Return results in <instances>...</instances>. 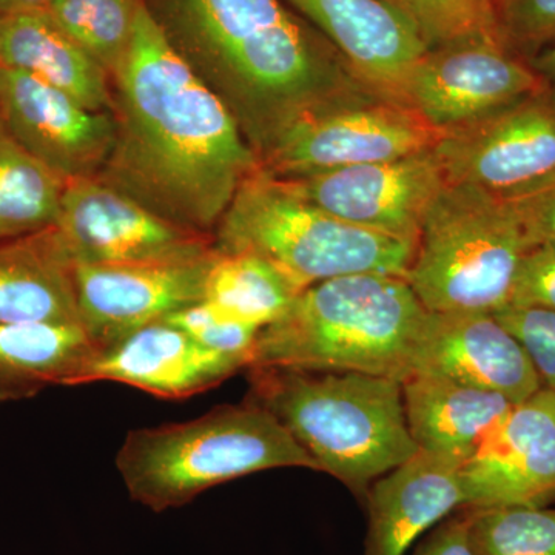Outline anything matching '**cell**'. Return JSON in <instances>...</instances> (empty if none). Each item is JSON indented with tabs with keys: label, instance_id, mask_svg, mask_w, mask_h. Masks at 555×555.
<instances>
[{
	"label": "cell",
	"instance_id": "18",
	"mask_svg": "<svg viewBox=\"0 0 555 555\" xmlns=\"http://www.w3.org/2000/svg\"><path fill=\"white\" fill-rule=\"evenodd\" d=\"M241 369H247L243 361L215 352L173 324L158 321L98 352L76 386L119 383L156 398L185 400L222 385Z\"/></svg>",
	"mask_w": 555,
	"mask_h": 555
},
{
	"label": "cell",
	"instance_id": "29",
	"mask_svg": "<svg viewBox=\"0 0 555 555\" xmlns=\"http://www.w3.org/2000/svg\"><path fill=\"white\" fill-rule=\"evenodd\" d=\"M496 38L529 61L555 43V0H492Z\"/></svg>",
	"mask_w": 555,
	"mask_h": 555
},
{
	"label": "cell",
	"instance_id": "34",
	"mask_svg": "<svg viewBox=\"0 0 555 555\" xmlns=\"http://www.w3.org/2000/svg\"><path fill=\"white\" fill-rule=\"evenodd\" d=\"M414 555H477L469 531V509L444 518L416 546Z\"/></svg>",
	"mask_w": 555,
	"mask_h": 555
},
{
	"label": "cell",
	"instance_id": "25",
	"mask_svg": "<svg viewBox=\"0 0 555 555\" xmlns=\"http://www.w3.org/2000/svg\"><path fill=\"white\" fill-rule=\"evenodd\" d=\"M65 185L0 122V241L56 225Z\"/></svg>",
	"mask_w": 555,
	"mask_h": 555
},
{
	"label": "cell",
	"instance_id": "36",
	"mask_svg": "<svg viewBox=\"0 0 555 555\" xmlns=\"http://www.w3.org/2000/svg\"><path fill=\"white\" fill-rule=\"evenodd\" d=\"M50 0H0V14L11 11L43 9Z\"/></svg>",
	"mask_w": 555,
	"mask_h": 555
},
{
	"label": "cell",
	"instance_id": "2",
	"mask_svg": "<svg viewBox=\"0 0 555 555\" xmlns=\"http://www.w3.org/2000/svg\"><path fill=\"white\" fill-rule=\"evenodd\" d=\"M196 76L224 102L258 159L298 120L372 93L283 0H145Z\"/></svg>",
	"mask_w": 555,
	"mask_h": 555
},
{
	"label": "cell",
	"instance_id": "26",
	"mask_svg": "<svg viewBox=\"0 0 555 555\" xmlns=\"http://www.w3.org/2000/svg\"><path fill=\"white\" fill-rule=\"evenodd\" d=\"M144 3L145 0H50L43 10L112 78L129 50Z\"/></svg>",
	"mask_w": 555,
	"mask_h": 555
},
{
	"label": "cell",
	"instance_id": "14",
	"mask_svg": "<svg viewBox=\"0 0 555 555\" xmlns=\"http://www.w3.org/2000/svg\"><path fill=\"white\" fill-rule=\"evenodd\" d=\"M217 251L198 259L150 264H76L80 327L108 349L139 328L203 301Z\"/></svg>",
	"mask_w": 555,
	"mask_h": 555
},
{
	"label": "cell",
	"instance_id": "1",
	"mask_svg": "<svg viewBox=\"0 0 555 555\" xmlns=\"http://www.w3.org/2000/svg\"><path fill=\"white\" fill-rule=\"evenodd\" d=\"M112 90L116 139L98 178L179 228L214 235L259 159L147 3Z\"/></svg>",
	"mask_w": 555,
	"mask_h": 555
},
{
	"label": "cell",
	"instance_id": "35",
	"mask_svg": "<svg viewBox=\"0 0 555 555\" xmlns=\"http://www.w3.org/2000/svg\"><path fill=\"white\" fill-rule=\"evenodd\" d=\"M526 62L540 79L543 98L555 109V43Z\"/></svg>",
	"mask_w": 555,
	"mask_h": 555
},
{
	"label": "cell",
	"instance_id": "13",
	"mask_svg": "<svg viewBox=\"0 0 555 555\" xmlns=\"http://www.w3.org/2000/svg\"><path fill=\"white\" fill-rule=\"evenodd\" d=\"M0 122L65 182L98 177L116 139L113 112H94L27 73L0 68Z\"/></svg>",
	"mask_w": 555,
	"mask_h": 555
},
{
	"label": "cell",
	"instance_id": "19",
	"mask_svg": "<svg viewBox=\"0 0 555 555\" xmlns=\"http://www.w3.org/2000/svg\"><path fill=\"white\" fill-rule=\"evenodd\" d=\"M364 555H404L420 535L466 507L462 467L416 452L367 491Z\"/></svg>",
	"mask_w": 555,
	"mask_h": 555
},
{
	"label": "cell",
	"instance_id": "32",
	"mask_svg": "<svg viewBox=\"0 0 555 555\" xmlns=\"http://www.w3.org/2000/svg\"><path fill=\"white\" fill-rule=\"evenodd\" d=\"M509 306L555 312V243L543 241L529 248L518 268Z\"/></svg>",
	"mask_w": 555,
	"mask_h": 555
},
{
	"label": "cell",
	"instance_id": "8",
	"mask_svg": "<svg viewBox=\"0 0 555 555\" xmlns=\"http://www.w3.org/2000/svg\"><path fill=\"white\" fill-rule=\"evenodd\" d=\"M441 134L406 105L361 93L298 120L259 160V169L281 179L310 177L425 152Z\"/></svg>",
	"mask_w": 555,
	"mask_h": 555
},
{
	"label": "cell",
	"instance_id": "3",
	"mask_svg": "<svg viewBox=\"0 0 555 555\" xmlns=\"http://www.w3.org/2000/svg\"><path fill=\"white\" fill-rule=\"evenodd\" d=\"M427 310L403 276L357 273L299 292L259 332L250 367L358 372L403 383Z\"/></svg>",
	"mask_w": 555,
	"mask_h": 555
},
{
	"label": "cell",
	"instance_id": "33",
	"mask_svg": "<svg viewBox=\"0 0 555 555\" xmlns=\"http://www.w3.org/2000/svg\"><path fill=\"white\" fill-rule=\"evenodd\" d=\"M511 203L535 244L555 243V178Z\"/></svg>",
	"mask_w": 555,
	"mask_h": 555
},
{
	"label": "cell",
	"instance_id": "23",
	"mask_svg": "<svg viewBox=\"0 0 555 555\" xmlns=\"http://www.w3.org/2000/svg\"><path fill=\"white\" fill-rule=\"evenodd\" d=\"M96 353L80 326L0 324V403L76 386Z\"/></svg>",
	"mask_w": 555,
	"mask_h": 555
},
{
	"label": "cell",
	"instance_id": "12",
	"mask_svg": "<svg viewBox=\"0 0 555 555\" xmlns=\"http://www.w3.org/2000/svg\"><path fill=\"white\" fill-rule=\"evenodd\" d=\"M283 181L343 221L414 244H418L427 211L448 185L434 147L403 158Z\"/></svg>",
	"mask_w": 555,
	"mask_h": 555
},
{
	"label": "cell",
	"instance_id": "27",
	"mask_svg": "<svg viewBox=\"0 0 555 555\" xmlns=\"http://www.w3.org/2000/svg\"><path fill=\"white\" fill-rule=\"evenodd\" d=\"M477 555H555V507H467Z\"/></svg>",
	"mask_w": 555,
	"mask_h": 555
},
{
	"label": "cell",
	"instance_id": "4",
	"mask_svg": "<svg viewBox=\"0 0 555 555\" xmlns=\"http://www.w3.org/2000/svg\"><path fill=\"white\" fill-rule=\"evenodd\" d=\"M248 400L268 409L323 473L358 494L418 452L398 379L358 372L248 367Z\"/></svg>",
	"mask_w": 555,
	"mask_h": 555
},
{
	"label": "cell",
	"instance_id": "20",
	"mask_svg": "<svg viewBox=\"0 0 555 555\" xmlns=\"http://www.w3.org/2000/svg\"><path fill=\"white\" fill-rule=\"evenodd\" d=\"M0 324L80 326L76 261L56 225L0 241Z\"/></svg>",
	"mask_w": 555,
	"mask_h": 555
},
{
	"label": "cell",
	"instance_id": "17",
	"mask_svg": "<svg viewBox=\"0 0 555 555\" xmlns=\"http://www.w3.org/2000/svg\"><path fill=\"white\" fill-rule=\"evenodd\" d=\"M283 2L335 47L369 91L408 107V80L427 49L396 11L382 0Z\"/></svg>",
	"mask_w": 555,
	"mask_h": 555
},
{
	"label": "cell",
	"instance_id": "15",
	"mask_svg": "<svg viewBox=\"0 0 555 555\" xmlns=\"http://www.w3.org/2000/svg\"><path fill=\"white\" fill-rule=\"evenodd\" d=\"M415 374L499 393L513 404L543 387L525 346L485 312H427L412 357Z\"/></svg>",
	"mask_w": 555,
	"mask_h": 555
},
{
	"label": "cell",
	"instance_id": "10",
	"mask_svg": "<svg viewBox=\"0 0 555 555\" xmlns=\"http://www.w3.org/2000/svg\"><path fill=\"white\" fill-rule=\"evenodd\" d=\"M56 228L76 264H150L198 259L214 238L167 221L101 178L73 179Z\"/></svg>",
	"mask_w": 555,
	"mask_h": 555
},
{
	"label": "cell",
	"instance_id": "24",
	"mask_svg": "<svg viewBox=\"0 0 555 555\" xmlns=\"http://www.w3.org/2000/svg\"><path fill=\"white\" fill-rule=\"evenodd\" d=\"M299 292L283 272L257 255L217 251L203 299L241 323L264 328L284 315Z\"/></svg>",
	"mask_w": 555,
	"mask_h": 555
},
{
	"label": "cell",
	"instance_id": "28",
	"mask_svg": "<svg viewBox=\"0 0 555 555\" xmlns=\"http://www.w3.org/2000/svg\"><path fill=\"white\" fill-rule=\"evenodd\" d=\"M414 28L427 50L496 38L492 0H382ZM500 42V40H499Z\"/></svg>",
	"mask_w": 555,
	"mask_h": 555
},
{
	"label": "cell",
	"instance_id": "11",
	"mask_svg": "<svg viewBox=\"0 0 555 555\" xmlns=\"http://www.w3.org/2000/svg\"><path fill=\"white\" fill-rule=\"evenodd\" d=\"M542 94L528 62L499 40L477 39L427 50L412 69L406 104L434 129H463Z\"/></svg>",
	"mask_w": 555,
	"mask_h": 555
},
{
	"label": "cell",
	"instance_id": "7",
	"mask_svg": "<svg viewBox=\"0 0 555 555\" xmlns=\"http://www.w3.org/2000/svg\"><path fill=\"white\" fill-rule=\"evenodd\" d=\"M534 244L511 201L448 184L427 211L404 280L427 312L495 313L509 306Z\"/></svg>",
	"mask_w": 555,
	"mask_h": 555
},
{
	"label": "cell",
	"instance_id": "5",
	"mask_svg": "<svg viewBox=\"0 0 555 555\" xmlns=\"http://www.w3.org/2000/svg\"><path fill=\"white\" fill-rule=\"evenodd\" d=\"M116 467L131 500L158 514L262 470H320L280 420L251 400L222 404L189 422L130 430Z\"/></svg>",
	"mask_w": 555,
	"mask_h": 555
},
{
	"label": "cell",
	"instance_id": "22",
	"mask_svg": "<svg viewBox=\"0 0 555 555\" xmlns=\"http://www.w3.org/2000/svg\"><path fill=\"white\" fill-rule=\"evenodd\" d=\"M0 68L56 87L94 112H112V78L43 9L0 14Z\"/></svg>",
	"mask_w": 555,
	"mask_h": 555
},
{
	"label": "cell",
	"instance_id": "9",
	"mask_svg": "<svg viewBox=\"0 0 555 555\" xmlns=\"http://www.w3.org/2000/svg\"><path fill=\"white\" fill-rule=\"evenodd\" d=\"M434 152L448 184L520 198L555 178V109L543 94L526 98L441 134Z\"/></svg>",
	"mask_w": 555,
	"mask_h": 555
},
{
	"label": "cell",
	"instance_id": "31",
	"mask_svg": "<svg viewBox=\"0 0 555 555\" xmlns=\"http://www.w3.org/2000/svg\"><path fill=\"white\" fill-rule=\"evenodd\" d=\"M494 317L525 346L543 387L555 392V312L506 306Z\"/></svg>",
	"mask_w": 555,
	"mask_h": 555
},
{
	"label": "cell",
	"instance_id": "6",
	"mask_svg": "<svg viewBox=\"0 0 555 555\" xmlns=\"http://www.w3.org/2000/svg\"><path fill=\"white\" fill-rule=\"evenodd\" d=\"M218 254H254L305 291L357 273L406 276L416 244L358 228L261 169L243 182L214 235Z\"/></svg>",
	"mask_w": 555,
	"mask_h": 555
},
{
	"label": "cell",
	"instance_id": "30",
	"mask_svg": "<svg viewBox=\"0 0 555 555\" xmlns=\"http://www.w3.org/2000/svg\"><path fill=\"white\" fill-rule=\"evenodd\" d=\"M163 321L181 328L199 345L215 352L236 358L243 361L247 369L250 367L261 328L225 315L204 299L171 313Z\"/></svg>",
	"mask_w": 555,
	"mask_h": 555
},
{
	"label": "cell",
	"instance_id": "16",
	"mask_svg": "<svg viewBox=\"0 0 555 555\" xmlns=\"http://www.w3.org/2000/svg\"><path fill=\"white\" fill-rule=\"evenodd\" d=\"M466 507L545 506L555 499V392L542 387L462 467Z\"/></svg>",
	"mask_w": 555,
	"mask_h": 555
},
{
	"label": "cell",
	"instance_id": "21",
	"mask_svg": "<svg viewBox=\"0 0 555 555\" xmlns=\"http://www.w3.org/2000/svg\"><path fill=\"white\" fill-rule=\"evenodd\" d=\"M401 387L415 447L460 467L474 459L514 408L499 393L427 375H411Z\"/></svg>",
	"mask_w": 555,
	"mask_h": 555
}]
</instances>
